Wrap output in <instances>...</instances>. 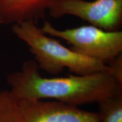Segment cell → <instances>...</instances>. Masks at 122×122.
<instances>
[{
    "mask_svg": "<svg viewBox=\"0 0 122 122\" xmlns=\"http://www.w3.org/2000/svg\"><path fill=\"white\" fill-rule=\"evenodd\" d=\"M7 81L20 100L51 99L77 106L122 94V86L107 72L46 77L33 60L25 61L21 70L9 74Z\"/></svg>",
    "mask_w": 122,
    "mask_h": 122,
    "instance_id": "obj_1",
    "label": "cell"
},
{
    "mask_svg": "<svg viewBox=\"0 0 122 122\" xmlns=\"http://www.w3.org/2000/svg\"><path fill=\"white\" fill-rule=\"evenodd\" d=\"M12 30L16 37L28 46L40 69L56 75L67 68L75 75L99 72L108 73L106 64L76 52L48 36L32 21L16 23Z\"/></svg>",
    "mask_w": 122,
    "mask_h": 122,
    "instance_id": "obj_2",
    "label": "cell"
},
{
    "mask_svg": "<svg viewBox=\"0 0 122 122\" xmlns=\"http://www.w3.org/2000/svg\"><path fill=\"white\" fill-rule=\"evenodd\" d=\"M58 0H0V23L14 24L24 21L37 24Z\"/></svg>",
    "mask_w": 122,
    "mask_h": 122,
    "instance_id": "obj_6",
    "label": "cell"
},
{
    "mask_svg": "<svg viewBox=\"0 0 122 122\" xmlns=\"http://www.w3.org/2000/svg\"><path fill=\"white\" fill-rule=\"evenodd\" d=\"M108 74L122 86V54L119 55L106 64Z\"/></svg>",
    "mask_w": 122,
    "mask_h": 122,
    "instance_id": "obj_9",
    "label": "cell"
},
{
    "mask_svg": "<svg viewBox=\"0 0 122 122\" xmlns=\"http://www.w3.org/2000/svg\"><path fill=\"white\" fill-rule=\"evenodd\" d=\"M100 122H122V94L98 103Z\"/></svg>",
    "mask_w": 122,
    "mask_h": 122,
    "instance_id": "obj_8",
    "label": "cell"
},
{
    "mask_svg": "<svg viewBox=\"0 0 122 122\" xmlns=\"http://www.w3.org/2000/svg\"><path fill=\"white\" fill-rule=\"evenodd\" d=\"M22 101L24 122H100L98 112L75 105L56 100Z\"/></svg>",
    "mask_w": 122,
    "mask_h": 122,
    "instance_id": "obj_5",
    "label": "cell"
},
{
    "mask_svg": "<svg viewBox=\"0 0 122 122\" xmlns=\"http://www.w3.org/2000/svg\"><path fill=\"white\" fill-rule=\"evenodd\" d=\"M44 33L66 41L71 49L85 57L107 64L122 54V32L108 31L92 25L60 30L45 21Z\"/></svg>",
    "mask_w": 122,
    "mask_h": 122,
    "instance_id": "obj_3",
    "label": "cell"
},
{
    "mask_svg": "<svg viewBox=\"0 0 122 122\" xmlns=\"http://www.w3.org/2000/svg\"><path fill=\"white\" fill-rule=\"evenodd\" d=\"M48 11L55 19L74 15L108 31L119 30L122 24V0H58Z\"/></svg>",
    "mask_w": 122,
    "mask_h": 122,
    "instance_id": "obj_4",
    "label": "cell"
},
{
    "mask_svg": "<svg viewBox=\"0 0 122 122\" xmlns=\"http://www.w3.org/2000/svg\"><path fill=\"white\" fill-rule=\"evenodd\" d=\"M23 102L11 90L0 91V122H24Z\"/></svg>",
    "mask_w": 122,
    "mask_h": 122,
    "instance_id": "obj_7",
    "label": "cell"
}]
</instances>
